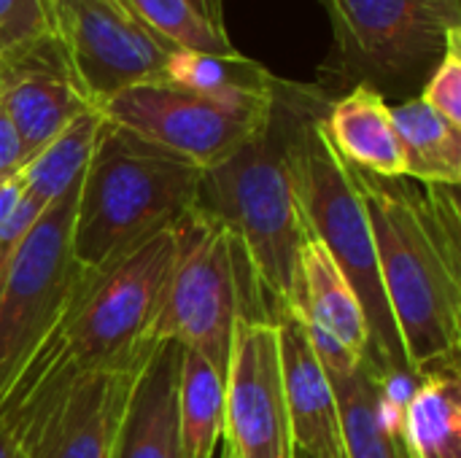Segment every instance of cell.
<instances>
[{"instance_id": "1", "label": "cell", "mask_w": 461, "mask_h": 458, "mask_svg": "<svg viewBox=\"0 0 461 458\" xmlns=\"http://www.w3.org/2000/svg\"><path fill=\"white\" fill-rule=\"evenodd\" d=\"M346 167L373 232L384 292L413 375L459 362V186Z\"/></svg>"}, {"instance_id": "2", "label": "cell", "mask_w": 461, "mask_h": 458, "mask_svg": "<svg viewBox=\"0 0 461 458\" xmlns=\"http://www.w3.org/2000/svg\"><path fill=\"white\" fill-rule=\"evenodd\" d=\"M176 254V224L159 229L113 265L86 270L81 286L38 356L8 391L0 421L14 432L51 410L81 378L130 362L149 346Z\"/></svg>"}, {"instance_id": "3", "label": "cell", "mask_w": 461, "mask_h": 458, "mask_svg": "<svg viewBox=\"0 0 461 458\" xmlns=\"http://www.w3.org/2000/svg\"><path fill=\"white\" fill-rule=\"evenodd\" d=\"M313 86L276 81L267 121L224 162L203 170L197 205L211 213L249 254L273 308L289 305L297 256L311 240L289 162L294 121Z\"/></svg>"}, {"instance_id": "4", "label": "cell", "mask_w": 461, "mask_h": 458, "mask_svg": "<svg viewBox=\"0 0 461 458\" xmlns=\"http://www.w3.org/2000/svg\"><path fill=\"white\" fill-rule=\"evenodd\" d=\"M203 167L108 121L78 186L70 251L103 270L197 205Z\"/></svg>"}, {"instance_id": "5", "label": "cell", "mask_w": 461, "mask_h": 458, "mask_svg": "<svg viewBox=\"0 0 461 458\" xmlns=\"http://www.w3.org/2000/svg\"><path fill=\"white\" fill-rule=\"evenodd\" d=\"M327 103L330 97L313 86L292 130L289 162L297 202L311 238L327 248V254L335 259L343 278L348 281L351 292L362 302L370 329V351L365 359L381 378L416 381L384 292L373 232L362 200L348 178L346 162L338 157L321 130Z\"/></svg>"}, {"instance_id": "6", "label": "cell", "mask_w": 461, "mask_h": 458, "mask_svg": "<svg viewBox=\"0 0 461 458\" xmlns=\"http://www.w3.org/2000/svg\"><path fill=\"white\" fill-rule=\"evenodd\" d=\"M238 321H273L246 248L200 205L176 221V254L151 324V343H178L221 375Z\"/></svg>"}, {"instance_id": "7", "label": "cell", "mask_w": 461, "mask_h": 458, "mask_svg": "<svg viewBox=\"0 0 461 458\" xmlns=\"http://www.w3.org/2000/svg\"><path fill=\"white\" fill-rule=\"evenodd\" d=\"M332 27L324 84L405 86L435 70L461 30L459 0H319Z\"/></svg>"}, {"instance_id": "8", "label": "cell", "mask_w": 461, "mask_h": 458, "mask_svg": "<svg viewBox=\"0 0 461 458\" xmlns=\"http://www.w3.org/2000/svg\"><path fill=\"white\" fill-rule=\"evenodd\" d=\"M78 186L38 216L0 278V408L65 319L86 273L70 251Z\"/></svg>"}, {"instance_id": "9", "label": "cell", "mask_w": 461, "mask_h": 458, "mask_svg": "<svg viewBox=\"0 0 461 458\" xmlns=\"http://www.w3.org/2000/svg\"><path fill=\"white\" fill-rule=\"evenodd\" d=\"M267 105H230L165 78L127 86L97 111L132 135L208 170L235 154L270 116Z\"/></svg>"}, {"instance_id": "10", "label": "cell", "mask_w": 461, "mask_h": 458, "mask_svg": "<svg viewBox=\"0 0 461 458\" xmlns=\"http://www.w3.org/2000/svg\"><path fill=\"white\" fill-rule=\"evenodd\" d=\"M54 35L92 108L116 92L165 78L176 51L122 0H49Z\"/></svg>"}, {"instance_id": "11", "label": "cell", "mask_w": 461, "mask_h": 458, "mask_svg": "<svg viewBox=\"0 0 461 458\" xmlns=\"http://www.w3.org/2000/svg\"><path fill=\"white\" fill-rule=\"evenodd\" d=\"M224 445L235 458H294L273 321H238L224 373Z\"/></svg>"}, {"instance_id": "12", "label": "cell", "mask_w": 461, "mask_h": 458, "mask_svg": "<svg viewBox=\"0 0 461 458\" xmlns=\"http://www.w3.org/2000/svg\"><path fill=\"white\" fill-rule=\"evenodd\" d=\"M154 346L81 378L51 410L14 432L27 458H113L132 383Z\"/></svg>"}, {"instance_id": "13", "label": "cell", "mask_w": 461, "mask_h": 458, "mask_svg": "<svg viewBox=\"0 0 461 458\" xmlns=\"http://www.w3.org/2000/svg\"><path fill=\"white\" fill-rule=\"evenodd\" d=\"M0 108L8 113L24 165L92 105L81 94L57 35L0 57Z\"/></svg>"}, {"instance_id": "14", "label": "cell", "mask_w": 461, "mask_h": 458, "mask_svg": "<svg viewBox=\"0 0 461 458\" xmlns=\"http://www.w3.org/2000/svg\"><path fill=\"white\" fill-rule=\"evenodd\" d=\"M281 381L294 448L311 458H346L332 383L316 359L303 324L286 308L276 316Z\"/></svg>"}, {"instance_id": "15", "label": "cell", "mask_w": 461, "mask_h": 458, "mask_svg": "<svg viewBox=\"0 0 461 458\" xmlns=\"http://www.w3.org/2000/svg\"><path fill=\"white\" fill-rule=\"evenodd\" d=\"M338 400L346 458H416L405 429L402 405L416 381L381 378L367 359L346 375H327Z\"/></svg>"}, {"instance_id": "16", "label": "cell", "mask_w": 461, "mask_h": 458, "mask_svg": "<svg viewBox=\"0 0 461 458\" xmlns=\"http://www.w3.org/2000/svg\"><path fill=\"white\" fill-rule=\"evenodd\" d=\"M184 348L157 343L132 383L113 458H181L178 389Z\"/></svg>"}, {"instance_id": "17", "label": "cell", "mask_w": 461, "mask_h": 458, "mask_svg": "<svg viewBox=\"0 0 461 458\" xmlns=\"http://www.w3.org/2000/svg\"><path fill=\"white\" fill-rule=\"evenodd\" d=\"M297 319L319 327L348 354L365 359L370 351V329L359 297L351 292L335 259L319 240H308L297 256L294 283L286 305Z\"/></svg>"}, {"instance_id": "18", "label": "cell", "mask_w": 461, "mask_h": 458, "mask_svg": "<svg viewBox=\"0 0 461 458\" xmlns=\"http://www.w3.org/2000/svg\"><path fill=\"white\" fill-rule=\"evenodd\" d=\"M321 130L338 157L365 173L384 178L405 175V157L392 121V105L381 89L351 86L343 97L330 100Z\"/></svg>"}, {"instance_id": "19", "label": "cell", "mask_w": 461, "mask_h": 458, "mask_svg": "<svg viewBox=\"0 0 461 458\" xmlns=\"http://www.w3.org/2000/svg\"><path fill=\"white\" fill-rule=\"evenodd\" d=\"M459 362L424 370L405 405L402 429L416 458H461Z\"/></svg>"}, {"instance_id": "20", "label": "cell", "mask_w": 461, "mask_h": 458, "mask_svg": "<svg viewBox=\"0 0 461 458\" xmlns=\"http://www.w3.org/2000/svg\"><path fill=\"white\" fill-rule=\"evenodd\" d=\"M165 81L230 105H267L278 78L240 51L205 54L176 49L167 57Z\"/></svg>"}, {"instance_id": "21", "label": "cell", "mask_w": 461, "mask_h": 458, "mask_svg": "<svg viewBox=\"0 0 461 458\" xmlns=\"http://www.w3.org/2000/svg\"><path fill=\"white\" fill-rule=\"evenodd\" d=\"M392 121L405 157V178L459 186L461 127L451 124L421 97L392 105Z\"/></svg>"}, {"instance_id": "22", "label": "cell", "mask_w": 461, "mask_h": 458, "mask_svg": "<svg viewBox=\"0 0 461 458\" xmlns=\"http://www.w3.org/2000/svg\"><path fill=\"white\" fill-rule=\"evenodd\" d=\"M100 127L103 113L97 108H89L81 116H76L46 148H41L16 173L24 197H30L41 211H46L73 186H78L95 151Z\"/></svg>"}, {"instance_id": "23", "label": "cell", "mask_w": 461, "mask_h": 458, "mask_svg": "<svg viewBox=\"0 0 461 458\" xmlns=\"http://www.w3.org/2000/svg\"><path fill=\"white\" fill-rule=\"evenodd\" d=\"M224 437V375L200 354L184 348L178 389L181 458H216Z\"/></svg>"}, {"instance_id": "24", "label": "cell", "mask_w": 461, "mask_h": 458, "mask_svg": "<svg viewBox=\"0 0 461 458\" xmlns=\"http://www.w3.org/2000/svg\"><path fill=\"white\" fill-rule=\"evenodd\" d=\"M154 35L173 49L230 54L238 51L227 32L205 22L186 0H122Z\"/></svg>"}, {"instance_id": "25", "label": "cell", "mask_w": 461, "mask_h": 458, "mask_svg": "<svg viewBox=\"0 0 461 458\" xmlns=\"http://www.w3.org/2000/svg\"><path fill=\"white\" fill-rule=\"evenodd\" d=\"M54 35L49 0H0V57Z\"/></svg>"}, {"instance_id": "26", "label": "cell", "mask_w": 461, "mask_h": 458, "mask_svg": "<svg viewBox=\"0 0 461 458\" xmlns=\"http://www.w3.org/2000/svg\"><path fill=\"white\" fill-rule=\"evenodd\" d=\"M419 97L451 124L461 127V30L448 38V46Z\"/></svg>"}, {"instance_id": "27", "label": "cell", "mask_w": 461, "mask_h": 458, "mask_svg": "<svg viewBox=\"0 0 461 458\" xmlns=\"http://www.w3.org/2000/svg\"><path fill=\"white\" fill-rule=\"evenodd\" d=\"M22 167H24V154H22L19 135H16L8 113L0 108V181L14 178Z\"/></svg>"}, {"instance_id": "28", "label": "cell", "mask_w": 461, "mask_h": 458, "mask_svg": "<svg viewBox=\"0 0 461 458\" xmlns=\"http://www.w3.org/2000/svg\"><path fill=\"white\" fill-rule=\"evenodd\" d=\"M19 200H22V181H19V175H14L8 181H0V227L16 211Z\"/></svg>"}, {"instance_id": "29", "label": "cell", "mask_w": 461, "mask_h": 458, "mask_svg": "<svg viewBox=\"0 0 461 458\" xmlns=\"http://www.w3.org/2000/svg\"><path fill=\"white\" fill-rule=\"evenodd\" d=\"M205 22H211L213 27H219V30H224L227 32V27H224V0H186Z\"/></svg>"}, {"instance_id": "30", "label": "cell", "mask_w": 461, "mask_h": 458, "mask_svg": "<svg viewBox=\"0 0 461 458\" xmlns=\"http://www.w3.org/2000/svg\"><path fill=\"white\" fill-rule=\"evenodd\" d=\"M0 458H27L22 443L5 421H0Z\"/></svg>"}, {"instance_id": "31", "label": "cell", "mask_w": 461, "mask_h": 458, "mask_svg": "<svg viewBox=\"0 0 461 458\" xmlns=\"http://www.w3.org/2000/svg\"><path fill=\"white\" fill-rule=\"evenodd\" d=\"M221 458H235V456H232V451H230L227 445H224V451H221Z\"/></svg>"}, {"instance_id": "32", "label": "cell", "mask_w": 461, "mask_h": 458, "mask_svg": "<svg viewBox=\"0 0 461 458\" xmlns=\"http://www.w3.org/2000/svg\"><path fill=\"white\" fill-rule=\"evenodd\" d=\"M294 458H311V456H305V454H300V451H297V454H294Z\"/></svg>"}]
</instances>
